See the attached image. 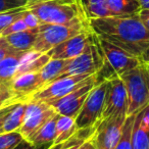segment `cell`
<instances>
[{
	"instance_id": "obj_1",
	"label": "cell",
	"mask_w": 149,
	"mask_h": 149,
	"mask_svg": "<svg viewBox=\"0 0 149 149\" xmlns=\"http://www.w3.org/2000/svg\"><path fill=\"white\" fill-rule=\"evenodd\" d=\"M92 32L142 60L149 58V30L138 15L90 19ZM149 61V60H148Z\"/></svg>"
},
{
	"instance_id": "obj_2",
	"label": "cell",
	"mask_w": 149,
	"mask_h": 149,
	"mask_svg": "<svg viewBox=\"0 0 149 149\" xmlns=\"http://www.w3.org/2000/svg\"><path fill=\"white\" fill-rule=\"evenodd\" d=\"M27 8L37 15L41 24L68 25L88 21L81 0H44L28 4Z\"/></svg>"
},
{
	"instance_id": "obj_3",
	"label": "cell",
	"mask_w": 149,
	"mask_h": 149,
	"mask_svg": "<svg viewBox=\"0 0 149 149\" xmlns=\"http://www.w3.org/2000/svg\"><path fill=\"white\" fill-rule=\"evenodd\" d=\"M128 94L127 116L138 113L149 105V61L145 60L138 66L120 74Z\"/></svg>"
},
{
	"instance_id": "obj_4",
	"label": "cell",
	"mask_w": 149,
	"mask_h": 149,
	"mask_svg": "<svg viewBox=\"0 0 149 149\" xmlns=\"http://www.w3.org/2000/svg\"><path fill=\"white\" fill-rule=\"evenodd\" d=\"M89 29V21L78 22L68 25L41 24L38 28V36L32 50L47 53L62 42Z\"/></svg>"
},
{
	"instance_id": "obj_5",
	"label": "cell",
	"mask_w": 149,
	"mask_h": 149,
	"mask_svg": "<svg viewBox=\"0 0 149 149\" xmlns=\"http://www.w3.org/2000/svg\"><path fill=\"white\" fill-rule=\"evenodd\" d=\"M98 79H99V72L93 74H78V76L56 79L51 83L43 86L37 92L26 97L22 102L42 101L46 103H51L64 97L78 88Z\"/></svg>"
},
{
	"instance_id": "obj_6",
	"label": "cell",
	"mask_w": 149,
	"mask_h": 149,
	"mask_svg": "<svg viewBox=\"0 0 149 149\" xmlns=\"http://www.w3.org/2000/svg\"><path fill=\"white\" fill-rule=\"evenodd\" d=\"M104 57L96 41L95 34L94 40L87 46L85 50L76 57L68 59L62 72L56 79L78 76V74H93L100 72L104 68ZM55 79V80H56Z\"/></svg>"
},
{
	"instance_id": "obj_7",
	"label": "cell",
	"mask_w": 149,
	"mask_h": 149,
	"mask_svg": "<svg viewBox=\"0 0 149 149\" xmlns=\"http://www.w3.org/2000/svg\"><path fill=\"white\" fill-rule=\"evenodd\" d=\"M107 86L108 80L103 79L89 92L79 114L74 118L78 130L95 128L101 120Z\"/></svg>"
},
{
	"instance_id": "obj_8",
	"label": "cell",
	"mask_w": 149,
	"mask_h": 149,
	"mask_svg": "<svg viewBox=\"0 0 149 149\" xmlns=\"http://www.w3.org/2000/svg\"><path fill=\"white\" fill-rule=\"evenodd\" d=\"M95 37L100 51L104 57L105 64H108L109 68L111 70V74H116L120 77V74L129 72L132 68L138 66L143 61H145L125 51L122 48L103 39H100L96 35Z\"/></svg>"
},
{
	"instance_id": "obj_9",
	"label": "cell",
	"mask_w": 149,
	"mask_h": 149,
	"mask_svg": "<svg viewBox=\"0 0 149 149\" xmlns=\"http://www.w3.org/2000/svg\"><path fill=\"white\" fill-rule=\"evenodd\" d=\"M26 104L27 105L24 122L19 131L24 139L29 141L33 135L55 114H57V112L50 104L46 102L28 101Z\"/></svg>"
},
{
	"instance_id": "obj_10",
	"label": "cell",
	"mask_w": 149,
	"mask_h": 149,
	"mask_svg": "<svg viewBox=\"0 0 149 149\" xmlns=\"http://www.w3.org/2000/svg\"><path fill=\"white\" fill-rule=\"evenodd\" d=\"M126 114L101 120L94 129L90 141L95 149H114L124 127Z\"/></svg>"
},
{
	"instance_id": "obj_11",
	"label": "cell",
	"mask_w": 149,
	"mask_h": 149,
	"mask_svg": "<svg viewBox=\"0 0 149 149\" xmlns=\"http://www.w3.org/2000/svg\"><path fill=\"white\" fill-rule=\"evenodd\" d=\"M106 79L108 80V86L106 90L105 102H104L101 120L116 116H123V114L127 116L128 94L124 82L116 74H112Z\"/></svg>"
},
{
	"instance_id": "obj_12",
	"label": "cell",
	"mask_w": 149,
	"mask_h": 149,
	"mask_svg": "<svg viewBox=\"0 0 149 149\" xmlns=\"http://www.w3.org/2000/svg\"><path fill=\"white\" fill-rule=\"evenodd\" d=\"M97 83H99V79L94 80V81L68 93L64 97L48 104H50L60 116H70V118H76L79 114L89 92L93 89V87Z\"/></svg>"
},
{
	"instance_id": "obj_13",
	"label": "cell",
	"mask_w": 149,
	"mask_h": 149,
	"mask_svg": "<svg viewBox=\"0 0 149 149\" xmlns=\"http://www.w3.org/2000/svg\"><path fill=\"white\" fill-rule=\"evenodd\" d=\"M94 40V33L91 28L86 30L83 33L70 38L48 51L47 53L51 59H63L68 60L81 54L87 46Z\"/></svg>"
},
{
	"instance_id": "obj_14",
	"label": "cell",
	"mask_w": 149,
	"mask_h": 149,
	"mask_svg": "<svg viewBox=\"0 0 149 149\" xmlns=\"http://www.w3.org/2000/svg\"><path fill=\"white\" fill-rule=\"evenodd\" d=\"M9 84L15 94V103L22 102L26 97L37 92L43 86L40 79L39 72H27L15 76L9 82Z\"/></svg>"
},
{
	"instance_id": "obj_15",
	"label": "cell",
	"mask_w": 149,
	"mask_h": 149,
	"mask_svg": "<svg viewBox=\"0 0 149 149\" xmlns=\"http://www.w3.org/2000/svg\"><path fill=\"white\" fill-rule=\"evenodd\" d=\"M50 60H51V57L48 53H42L36 50H29L22 57L21 63H19L15 77L22 74H27V72H39Z\"/></svg>"
},
{
	"instance_id": "obj_16",
	"label": "cell",
	"mask_w": 149,
	"mask_h": 149,
	"mask_svg": "<svg viewBox=\"0 0 149 149\" xmlns=\"http://www.w3.org/2000/svg\"><path fill=\"white\" fill-rule=\"evenodd\" d=\"M39 28V27H38ZM38 28L28 29L19 33L5 36L4 39L8 45L19 51H29L33 49V46L38 36Z\"/></svg>"
},
{
	"instance_id": "obj_17",
	"label": "cell",
	"mask_w": 149,
	"mask_h": 149,
	"mask_svg": "<svg viewBox=\"0 0 149 149\" xmlns=\"http://www.w3.org/2000/svg\"><path fill=\"white\" fill-rule=\"evenodd\" d=\"M27 51H15L6 55L0 61V83H8L13 80Z\"/></svg>"
},
{
	"instance_id": "obj_18",
	"label": "cell",
	"mask_w": 149,
	"mask_h": 149,
	"mask_svg": "<svg viewBox=\"0 0 149 149\" xmlns=\"http://www.w3.org/2000/svg\"><path fill=\"white\" fill-rule=\"evenodd\" d=\"M58 116H59L58 113L55 114L51 120H49L43 127H41L29 140L30 142L35 146H43L48 144L53 145L56 133V120Z\"/></svg>"
},
{
	"instance_id": "obj_19",
	"label": "cell",
	"mask_w": 149,
	"mask_h": 149,
	"mask_svg": "<svg viewBox=\"0 0 149 149\" xmlns=\"http://www.w3.org/2000/svg\"><path fill=\"white\" fill-rule=\"evenodd\" d=\"M111 17H129L138 15L141 10L137 0H107Z\"/></svg>"
},
{
	"instance_id": "obj_20",
	"label": "cell",
	"mask_w": 149,
	"mask_h": 149,
	"mask_svg": "<svg viewBox=\"0 0 149 149\" xmlns=\"http://www.w3.org/2000/svg\"><path fill=\"white\" fill-rule=\"evenodd\" d=\"M26 105H27L26 102H19L13 106V108L6 116L2 126H1L0 134L15 132V131H19L21 129L24 122V116H25Z\"/></svg>"
},
{
	"instance_id": "obj_21",
	"label": "cell",
	"mask_w": 149,
	"mask_h": 149,
	"mask_svg": "<svg viewBox=\"0 0 149 149\" xmlns=\"http://www.w3.org/2000/svg\"><path fill=\"white\" fill-rule=\"evenodd\" d=\"M78 131L76 120L70 116H58L56 120V133L53 145H59L65 142Z\"/></svg>"
},
{
	"instance_id": "obj_22",
	"label": "cell",
	"mask_w": 149,
	"mask_h": 149,
	"mask_svg": "<svg viewBox=\"0 0 149 149\" xmlns=\"http://www.w3.org/2000/svg\"><path fill=\"white\" fill-rule=\"evenodd\" d=\"M81 4L88 21L111 17L107 6V0H81Z\"/></svg>"
},
{
	"instance_id": "obj_23",
	"label": "cell",
	"mask_w": 149,
	"mask_h": 149,
	"mask_svg": "<svg viewBox=\"0 0 149 149\" xmlns=\"http://www.w3.org/2000/svg\"><path fill=\"white\" fill-rule=\"evenodd\" d=\"M133 149H149V126L143 124L139 113L136 114L132 133Z\"/></svg>"
},
{
	"instance_id": "obj_24",
	"label": "cell",
	"mask_w": 149,
	"mask_h": 149,
	"mask_svg": "<svg viewBox=\"0 0 149 149\" xmlns=\"http://www.w3.org/2000/svg\"><path fill=\"white\" fill-rule=\"evenodd\" d=\"M68 60L63 59H51L48 61L45 65L42 68L41 70H39V76L43 86L51 83L52 81L57 78V76L62 72L64 65L66 64ZM42 86V87H43ZM41 89V88H40Z\"/></svg>"
},
{
	"instance_id": "obj_25",
	"label": "cell",
	"mask_w": 149,
	"mask_h": 149,
	"mask_svg": "<svg viewBox=\"0 0 149 149\" xmlns=\"http://www.w3.org/2000/svg\"><path fill=\"white\" fill-rule=\"evenodd\" d=\"M95 128L80 129L68 140L59 145H52L49 149H78L86 140L92 136Z\"/></svg>"
},
{
	"instance_id": "obj_26",
	"label": "cell",
	"mask_w": 149,
	"mask_h": 149,
	"mask_svg": "<svg viewBox=\"0 0 149 149\" xmlns=\"http://www.w3.org/2000/svg\"><path fill=\"white\" fill-rule=\"evenodd\" d=\"M136 114L137 113L131 114V116H127L124 127H123L122 134H120V139H118V142L114 149H133L132 133H133V126H134Z\"/></svg>"
},
{
	"instance_id": "obj_27",
	"label": "cell",
	"mask_w": 149,
	"mask_h": 149,
	"mask_svg": "<svg viewBox=\"0 0 149 149\" xmlns=\"http://www.w3.org/2000/svg\"><path fill=\"white\" fill-rule=\"evenodd\" d=\"M26 10H27V5L23 7H19V8L10 9V10L0 13V34H1V32L3 30L6 29L9 25H11L13 22L23 17Z\"/></svg>"
},
{
	"instance_id": "obj_28",
	"label": "cell",
	"mask_w": 149,
	"mask_h": 149,
	"mask_svg": "<svg viewBox=\"0 0 149 149\" xmlns=\"http://www.w3.org/2000/svg\"><path fill=\"white\" fill-rule=\"evenodd\" d=\"M24 140L19 131L0 134V149H13Z\"/></svg>"
},
{
	"instance_id": "obj_29",
	"label": "cell",
	"mask_w": 149,
	"mask_h": 149,
	"mask_svg": "<svg viewBox=\"0 0 149 149\" xmlns=\"http://www.w3.org/2000/svg\"><path fill=\"white\" fill-rule=\"evenodd\" d=\"M15 103V94L10 88V84L0 83V108L7 104Z\"/></svg>"
},
{
	"instance_id": "obj_30",
	"label": "cell",
	"mask_w": 149,
	"mask_h": 149,
	"mask_svg": "<svg viewBox=\"0 0 149 149\" xmlns=\"http://www.w3.org/2000/svg\"><path fill=\"white\" fill-rule=\"evenodd\" d=\"M28 29H29V28H28L27 24L25 23L23 17H21V19H19L17 21L13 22L11 25H9L5 30H3L0 35L2 36V37H5V36H8V35H10V34L19 33V32L25 31V30H28Z\"/></svg>"
},
{
	"instance_id": "obj_31",
	"label": "cell",
	"mask_w": 149,
	"mask_h": 149,
	"mask_svg": "<svg viewBox=\"0 0 149 149\" xmlns=\"http://www.w3.org/2000/svg\"><path fill=\"white\" fill-rule=\"evenodd\" d=\"M27 0H0V13L28 5Z\"/></svg>"
},
{
	"instance_id": "obj_32",
	"label": "cell",
	"mask_w": 149,
	"mask_h": 149,
	"mask_svg": "<svg viewBox=\"0 0 149 149\" xmlns=\"http://www.w3.org/2000/svg\"><path fill=\"white\" fill-rule=\"evenodd\" d=\"M23 19L25 21V23L27 24L29 29H36L41 25V22L38 19V17L34 13H32L31 10L27 8V10L25 11L23 15Z\"/></svg>"
},
{
	"instance_id": "obj_33",
	"label": "cell",
	"mask_w": 149,
	"mask_h": 149,
	"mask_svg": "<svg viewBox=\"0 0 149 149\" xmlns=\"http://www.w3.org/2000/svg\"><path fill=\"white\" fill-rule=\"evenodd\" d=\"M19 51V50H15V48H13L10 45L7 44V42L5 41L4 37H0V61L3 59L6 55L13 53V52Z\"/></svg>"
},
{
	"instance_id": "obj_34",
	"label": "cell",
	"mask_w": 149,
	"mask_h": 149,
	"mask_svg": "<svg viewBox=\"0 0 149 149\" xmlns=\"http://www.w3.org/2000/svg\"><path fill=\"white\" fill-rule=\"evenodd\" d=\"M52 145L48 144V145H43V146H35L34 144H32L30 141L24 139L22 142H19L15 148L13 149H49Z\"/></svg>"
},
{
	"instance_id": "obj_35",
	"label": "cell",
	"mask_w": 149,
	"mask_h": 149,
	"mask_svg": "<svg viewBox=\"0 0 149 149\" xmlns=\"http://www.w3.org/2000/svg\"><path fill=\"white\" fill-rule=\"evenodd\" d=\"M17 103H11V104H7V105L3 106V107L0 108V129H1V126H2L3 122H4L6 116L9 113L11 109L13 108V106Z\"/></svg>"
},
{
	"instance_id": "obj_36",
	"label": "cell",
	"mask_w": 149,
	"mask_h": 149,
	"mask_svg": "<svg viewBox=\"0 0 149 149\" xmlns=\"http://www.w3.org/2000/svg\"><path fill=\"white\" fill-rule=\"evenodd\" d=\"M141 22L143 25L149 30V9H141L140 13H138Z\"/></svg>"
},
{
	"instance_id": "obj_37",
	"label": "cell",
	"mask_w": 149,
	"mask_h": 149,
	"mask_svg": "<svg viewBox=\"0 0 149 149\" xmlns=\"http://www.w3.org/2000/svg\"><path fill=\"white\" fill-rule=\"evenodd\" d=\"M78 149H95V147L93 146V144H92V142L90 141V138H89L88 140H86Z\"/></svg>"
},
{
	"instance_id": "obj_38",
	"label": "cell",
	"mask_w": 149,
	"mask_h": 149,
	"mask_svg": "<svg viewBox=\"0 0 149 149\" xmlns=\"http://www.w3.org/2000/svg\"><path fill=\"white\" fill-rule=\"evenodd\" d=\"M141 9H149V0H137Z\"/></svg>"
},
{
	"instance_id": "obj_39",
	"label": "cell",
	"mask_w": 149,
	"mask_h": 149,
	"mask_svg": "<svg viewBox=\"0 0 149 149\" xmlns=\"http://www.w3.org/2000/svg\"><path fill=\"white\" fill-rule=\"evenodd\" d=\"M28 4H33V3H37V2H41V1H44V0H27Z\"/></svg>"
},
{
	"instance_id": "obj_40",
	"label": "cell",
	"mask_w": 149,
	"mask_h": 149,
	"mask_svg": "<svg viewBox=\"0 0 149 149\" xmlns=\"http://www.w3.org/2000/svg\"><path fill=\"white\" fill-rule=\"evenodd\" d=\"M0 37H1V36H0Z\"/></svg>"
},
{
	"instance_id": "obj_41",
	"label": "cell",
	"mask_w": 149,
	"mask_h": 149,
	"mask_svg": "<svg viewBox=\"0 0 149 149\" xmlns=\"http://www.w3.org/2000/svg\"><path fill=\"white\" fill-rule=\"evenodd\" d=\"M0 36H1V35H0Z\"/></svg>"
}]
</instances>
